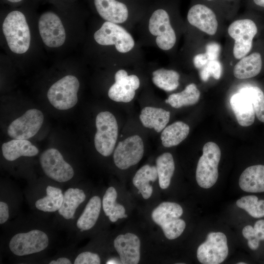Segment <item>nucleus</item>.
I'll list each match as a JSON object with an SVG mask.
<instances>
[{
	"mask_svg": "<svg viewBox=\"0 0 264 264\" xmlns=\"http://www.w3.org/2000/svg\"><path fill=\"white\" fill-rule=\"evenodd\" d=\"M46 193L45 197L36 201V207L44 212L58 211L63 201L64 195L62 190L55 187L48 186L46 188Z\"/></svg>",
	"mask_w": 264,
	"mask_h": 264,
	"instance_id": "2f4dec72",
	"label": "nucleus"
},
{
	"mask_svg": "<svg viewBox=\"0 0 264 264\" xmlns=\"http://www.w3.org/2000/svg\"><path fill=\"white\" fill-rule=\"evenodd\" d=\"M44 118L43 113L39 110H28L22 115L11 122L8 128V134L13 139H29L39 131Z\"/></svg>",
	"mask_w": 264,
	"mask_h": 264,
	"instance_id": "ddd939ff",
	"label": "nucleus"
},
{
	"mask_svg": "<svg viewBox=\"0 0 264 264\" xmlns=\"http://www.w3.org/2000/svg\"><path fill=\"white\" fill-rule=\"evenodd\" d=\"M222 70V66L218 60H211L199 69V76L204 82L207 81L210 77L218 80L221 75Z\"/></svg>",
	"mask_w": 264,
	"mask_h": 264,
	"instance_id": "f704fd0d",
	"label": "nucleus"
},
{
	"mask_svg": "<svg viewBox=\"0 0 264 264\" xmlns=\"http://www.w3.org/2000/svg\"><path fill=\"white\" fill-rule=\"evenodd\" d=\"M182 214L183 209L179 204L163 202L153 211L151 217L161 227L165 237L174 240L180 236L185 229V222L179 218Z\"/></svg>",
	"mask_w": 264,
	"mask_h": 264,
	"instance_id": "20e7f679",
	"label": "nucleus"
},
{
	"mask_svg": "<svg viewBox=\"0 0 264 264\" xmlns=\"http://www.w3.org/2000/svg\"><path fill=\"white\" fill-rule=\"evenodd\" d=\"M240 188L250 193L264 192V165H256L247 168L239 180Z\"/></svg>",
	"mask_w": 264,
	"mask_h": 264,
	"instance_id": "aec40b11",
	"label": "nucleus"
},
{
	"mask_svg": "<svg viewBox=\"0 0 264 264\" xmlns=\"http://www.w3.org/2000/svg\"><path fill=\"white\" fill-rule=\"evenodd\" d=\"M200 95L196 85L191 83L181 92L170 95L165 102L174 108L178 109L196 104L199 100Z\"/></svg>",
	"mask_w": 264,
	"mask_h": 264,
	"instance_id": "cd10ccee",
	"label": "nucleus"
},
{
	"mask_svg": "<svg viewBox=\"0 0 264 264\" xmlns=\"http://www.w3.org/2000/svg\"><path fill=\"white\" fill-rule=\"evenodd\" d=\"M238 207L245 210L255 218L264 217V200H258L257 197L249 195L242 197L236 201Z\"/></svg>",
	"mask_w": 264,
	"mask_h": 264,
	"instance_id": "473e14b6",
	"label": "nucleus"
},
{
	"mask_svg": "<svg viewBox=\"0 0 264 264\" xmlns=\"http://www.w3.org/2000/svg\"><path fill=\"white\" fill-rule=\"evenodd\" d=\"M141 28L143 37L152 42L159 49L168 51L175 46L177 37L172 24L171 17L164 9L154 10L146 21L138 24Z\"/></svg>",
	"mask_w": 264,
	"mask_h": 264,
	"instance_id": "f03ea898",
	"label": "nucleus"
},
{
	"mask_svg": "<svg viewBox=\"0 0 264 264\" xmlns=\"http://www.w3.org/2000/svg\"><path fill=\"white\" fill-rule=\"evenodd\" d=\"M2 31L10 49L14 53L26 52L30 44V33L24 14L19 11L10 12L2 24Z\"/></svg>",
	"mask_w": 264,
	"mask_h": 264,
	"instance_id": "7ed1b4c3",
	"label": "nucleus"
},
{
	"mask_svg": "<svg viewBox=\"0 0 264 264\" xmlns=\"http://www.w3.org/2000/svg\"><path fill=\"white\" fill-rule=\"evenodd\" d=\"M49 244L47 235L40 230H32L15 235L10 240L9 247L17 256H25L41 252Z\"/></svg>",
	"mask_w": 264,
	"mask_h": 264,
	"instance_id": "9d476101",
	"label": "nucleus"
},
{
	"mask_svg": "<svg viewBox=\"0 0 264 264\" xmlns=\"http://www.w3.org/2000/svg\"><path fill=\"white\" fill-rule=\"evenodd\" d=\"M117 193L113 187H110L106 190L103 198L102 205L104 211L110 220L113 222L118 219L126 218L127 215L125 214V207L116 203Z\"/></svg>",
	"mask_w": 264,
	"mask_h": 264,
	"instance_id": "c756f323",
	"label": "nucleus"
},
{
	"mask_svg": "<svg viewBox=\"0 0 264 264\" xmlns=\"http://www.w3.org/2000/svg\"><path fill=\"white\" fill-rule=\"evenodd\" d=\"M144 150V144L140 136H129L117 145L113 153L114 164L118 168L126 170L141 160Z\"/></svg>",
	"mask_w": 264,
	"mask_h": 264,
	"instance_id": "f8f14e48",
	"label": "nucleus"
},
{
	"mask_svg": "<svg viewBox=\"0 0 264 264\" xmlns=\"http://www.w3.org/2000/svg\"><path fill=\"white\" fill-rule=\"evenodd\" d=\"M228 254L227 238L220 232L209 233L206 241L197 250L198 261L203 264H219L223 262Z\"/></svg>",
	"mask_w": 264,
	"mask_h": 264,
	"instance_id": "1a4fd4ad",
	"label": "nucleus"
},
{
	"mask_svg": "<svg viewBox=\"0 0 264 264\" xmlns=\"http://www.w3.org/2000/svg\"><path fill=\"white\" fill-rule=\"evenodd\" d=\"M8 1L11 2H18L22 1V0H7Z\"/></svg>",
	"mask_w": 264,
	"mask_h": 264,
	"instance_id": "37998d69",
	"label": "nucleus"
},
{
	"mask_svg": "<svg viewBox=\"0 0 264 264\" xmlns=\"http://www.w3.org/2000/svg\"><path fill=\"white\" fill-rule=\"evenodd\" d=\"M247 88L251 97L255 114L260 121L264 123V93L256 86Z\"/></svg>",
	"mask_w": 264,
	"mask_h": 264,
	"instance_id": "72a5a7b5",
	"label": "nucleus"
},
{
	"mask_svg": "<svg viewBox=\"0 0 264 264\" xmlns=\"http://www.w3.org/2000/svg\"><path fill=\"white\" fill-rule=\"evenodd\" d=\"M101 260L99 256L94 253L85 251L79 254L74 260L75 264H99Z\"/></svg>",
	"mask_w": 264,
	"mask_h": 264,
	"instance_id": "c9c22d12",
	"label": "nucleus"
},
{
	"mask_svg": "<svg viewBox=\"0 0 264 264\" xmlns=\"http://www.w3.org/2000/svg\"><path fill=\"white\" fill-rule=\"evenodd\" d=\"M170 118L169 111L153 107L144 108L139 115L140 120L145 127L154 129L157 132L165 128Z\"/></svg>",
	"mask_w": 264,
	"mask_h": 264,
	"instance_id": "4be33fe9",
	"label": "nucleus"
},
{
	"mask_svg": "<svg viewBox=\"0 0 264 264\" xmlns=\"http://www.w3.org/2000/svg\"><path fill=\"white\" fill-rule=\"evenodd\" d=\"M152 75L154 85L166 91H173L179 85L180 75L175 70L159 68L154 70Z\"/></svg>",
	"mask_w": 264,
	"mask_h": 264,
	"instance_id": "c85d7f7f",
	"label": "nucleus"
},
{
	"mask_svg": "<svg viewBox=\"0 0 264 264\" xmlns=\"http://www.w3.org/2000/svg\"><path fill=\"white\" fill-rule=\"evenodd\" d=\"M38 27L44 44L50 47H58L65 43L66 32L60 18L54 13L46 12L40 17Z\"/></svg>",
	"mask_w": 264,
	"mask_h": 264,
	"instance_id": "dca6fc26",
	"label": "nucleus"
},
{
	"mask_svg": "<svg viewBox=\"0 0 264 264\" xmlns=\"http://www.w3.org/2000/svg\"><path fill=\"white\" fill-rule=\"evenodd\" d=\"M114 247L124 264H137L140 258V241L134 234L118 235L114 240Z\"/></svg>",
	"mask_w": 264,
	"mask_h": 264,
	"instance_id": "6ab92c4d",
	"label": "nucleus"
},
{
	"mask_svg": "<svg viewBox=\"0 0 264 264\" xmlns=\"http://www.w3.org/2000/svg\"><path fill=\"white\" fill-rule=\"evenodd\" d=\"M101 200L99 197H92L77 221V227L81 231L88 230L95 224L100 215Z\"/></svg>",
	"mask_w": 264,
	"mask_h": 264,
	"instance_id": "bb28decb",
	"label": "nucleus"
},
{
	"mask_svg": "<svg viewBox=\"0 0 264 264\" xmlns=\"http://www.w3.org/2000/svg\"><path fill=\"white\" fill-rule=\"evenodd\" d=\"M71 261L66 258H59L56 260H53L50 262L49 264H70Z\"/></svg>",
	"mask_w": 264,
	"mask_h": 264,
	"instance_id": "a19ab883",
	"label": "nucleus"
},
{
	"mask_svg": "<svg viewBox=\"0 0 264 264\" xmlns=\"http://www.w3.org/2000/svg\"><path fill=\"white\" fill-rule=\"evenodd\" d=\"M86 199L83 190L79 188H70L64 194L63 201L58 212L66 220L72 219L79 205Z\"/></svg>",
	"mask_w": 264,
	"mask_h": 264,
	"instance_id": "a878e982",
	"label": "nucleus"
},
{
	"mask_svg": "<svg viewBox=\"0 0 264 264\" xmlns=\"http://www.w3.org/2000/svg\"><path fill=\"white\" fill-rule=\"evenodd\" d=\"M40 162L44 174L55 181L66 182L74 176L72 166L56 149L50 148L44 151L40 156Z\"/></svg>",
	"mask_w": 264,
	"mask_h": 264,
	"instance_id": "9b49d317",
	"label": "nucleus"
},
{
	"mask_svg": "<svg viewBox=\"0 0 264 264\" xmlns=\"http://www.w3.org/2000/svg\"><path fill=\"white\" fill-rule=\"evenodd\" d=\"M79 87V80L75 76L66 75L50 87L47 94L48 101L58 110L69 109L77 103Z\"/></svg>",
	"mask_w": 264,
	"mask_h": 264,
	"instance_id": "0eeeda50",
	"label": "nucleus"
},
{
	"mask_svg": "<svg viewBox=\"0 0 264 264\" xmlns=\"http://www.w3.org/2000/svg\"><path fill=\"white\" fill-rule=\"evenodd\" d=\"M210 61L211 59L207 52L198 54L193 59L194 66L199 69L204 67Z\"/></svg>",
	"mask_w": 264,
	"mask_h": 264,
	"instance_id": "4c0bfd02",
	"label": "nucleus"
},
{
	"mask_svg": "<svg viewBox=\"0 0 264 264\" xmlns=\"http://www.w3.org/2000/svg\"><path fill=\"white\" fill-rule=\"evenodd\" d=\"M114 83L108 91L109 98L115 102L128 103L134 97L140 81L135 74H129L123 68L117 70L114 74Z\"/></svg>",
	"mask_w": 264,
	"mask_h": 264,
	"instance_id": "4468645a",
	"label": "nucleus"
},
{
	"mask_svg": "<svg viewBox=\"0 0 264 264\" xmlns=\"http://www.w3.org/2000/svg\"><path fill=\"white\" fill-rule=\"evenodd\" d=\"M95 124V149L102 155L109 156L113 152L117 139L118 129L116 119L111 112L102 111L97 114Z\"/></svg>",
	"mask_w": 264,
	"mask_h": 264,
	"instance_id": "423d86ee",
	"label": "nucleus"
},
{
	"mask_svg": "<svg viewBox=\"0 0 264 264\" xmlns=\"http://www.w3.org/2000/svg\"><path fill=\"white\" fill-rule=\"evenodd\" d=\"M189 126L182 121H176L165 127L161 134L163 146L171 147L183 141L189 134Z\"/></svg>",
	"mask_w": 264,
	"mask_h": 264,
	"instance_id": "393cba45",
	"label": "nucleus"
},
{
	"mask_svg": "<svg viewBox=\"0 0 264 264\" xmlns=\"http://www.w3.org/2000/svg\"><path fill=\"white\" fill-rule=\"evenodd\" d=\"M4 157L8 161H14L21 156H34L39 153L38 148L28 140H11L1 146Z\"/></svg>",
	"mask_w": 264,
	"mask_h": 264,
	"instance_id": "412c9836",
	"label": "nucleus"
},
{
	"mask_svg": "<svg viewBox=\"0 0 264 264\" xmlns=\"http://www.w3.org/2000/svg\"><path fill=\"white\" fill-rule=\"evenodd\" d=\"M156 168L160 187L163 189L167 188L175 168L172 155L169 153H164L158 156L156 159Z\"/></svg>",
	"mask_w": 264,
	"mask_h": 264,
	"instance_id": "7c9ffc66",
	"label": "nucleus"
},
{
	"mask_svg": "<svg viewBox=\"0 0 264 264\" xmlns=\"http://www.w3.org/2000/svg\"><path fill=\"white\" fill-rule=\"evenodd\" d=\"M230 103L241 126L248 127L254 123L255 113L247 87L240 89L233 94L230 99Z\"/></svg>",
	"mask_w": 264,
	"mask_h": 264,
	"instance_id": "a211bd4d",
	"label": "nucleus"
},
{
	"mask_svg": "<svg viewBox=\"0 0 264 264\" xmlns=\"http://www.w3.org/2000/svg\"><path fill=\"white\" fill-rule=\"evenodd\" d=\"M262 67L261 55L254 52L240 59L234 67L233 74L237 79H248L259 74Z\"/></svg>",
	"mask_w": 264,
	"mask_h": 264,
	"instance_id": "5701e85b",
	"label": "nucleus"
},
{
	"mask_svg": "<svg viewBox=\"0 0 264 264\" xmlns=\"http://www.w3.org/2000/svg\"><path fill=\"white\" fill-rule=\"evenodd\" d=\"M202 152L198 163L196 178L200 187L208 189L212 187L218 180L221 152L218 145L213 142L205 143Z\"/></svg>",
	"mask_w": 264,
	"mask_h": 264,
	"instance_id": "39448f33",
	"label": "nucleus"
},
{
	"mask_svg": "<svg viewBox=\"0 0 264 264\" xmlns=\"http://www.w3.org/2000/svg\"><path fill=\"white\" fill-rule=\"evenodd\" d=\"M238 264H245L246 263H242V262H241V263H237Z\"/></svg>",
	"mask_w": 264,
	"mask_h": 264,
	"instance_id": "c03bdc74",
	"label": "nucleus"
},
{
	"mask_svg": "<svg viewBox=\"0 0 264 264\" xmlns=\"http://www.w3.org/2000/svg\"><path fill=\"white\" fill-rule=\"evenodd\" d=\"M243 236L248 240V245L253 250L259 248L260 242L255 239L254 234V228L251 225L245 226L242 229Z\"/></svg>",
	"mask_w": 264,
	"mask_h": 264,
	"instance_id": "e433bc0d",
	"label": "nucleus"
},
{
	"mask_svg": "<svg viewBox=\"0 0 264 264\" xmlns=\"http://www.w3.org/2000/svg\"><path fill=\"white\" fill-rule=\"evenodd\" d=\"M253 1L256 5L264 7V0H253Z\"/></svg>",
	"mask_w": 264,
	"mask_h": 264,
	"instance_id": "79ce46f5",
	"label": "nucleus"
},
{
	"mask_svg": "<svg viewBox=\"0 0 264 264\" xmlns=\"http://www.w3.org/2000/svg\"><path fill=\"white\" fill-rule=\"evenodd\" d=\"M157 177L156 166L146 164L137 171L133 177L132 183L142 197L147 199L151 197L153 193V188L150 182L155 181Z\"/></svg>",
	"mask_w": 264,
	"mask_h": 264,
	"instance_id": "b1692460",
	"label": "nucleus"
},
{
	"mask_svg": "<svg viewBox=\"0 0 264 264\" xmlns=\"http://www.w3.org/2000/svg\"><path fill=\"white\" fill-rule=\"evenodd\" d=\"M253 228L255 239L259 242L264 240V220L256 221Z\"/></svg>",
	"mask_w": 264,
	"mask_h": 264,
	"instance_id": "58836bf2",
	"label": "nucleus"
},
{
	"mask_svg": "<svg viewBox=\"0 0 264 264\" xmlns=\"http://www.w3.org/2000/svg\"><path fill=\"white\" fill-rule=\"evenodd\" d=\"M99 15L105 21L119 24L130 30L136 23L131 19L127 5L117 0H94Z\"/></svg>",
	"mask_w": 264,
	"mask_h": 264,
	"instance_id": "2eb2a0df",
	"label": "nucleus"
},
{
	"mask_svg": "<svg viewBox=\"0 0 264 264\" xmlns=\"http://www.w3.org/2000/svg\"><path fill=\"white\" fill-rule=\"evenodd\" d=\"M9 218V208L6 203L0 202V223H5Z\"/></svg>",
	"mask_w": 264,
	"mask_h": 264,
	"instance_id": "ea45409f",
	"label": "nucleus"
},
{
	"mask_svg": "<svg viewBox=\"0 0 264 264\" xmlns=\"http://www.w3.org/2000/svg\"><path fill=\"white\" fill-rule=\"evenodd\" d=\"M187 19L192 26L209 35H215L218 28V22L214 11L202 4H196L189 10Z\"/></svg>",
	"mask_w": 264,
	"mask_h": 264,
	"instance_id": "f3484780",
	"label": "nucleus"
},
{
	"mask_svg": "<svg viewBox=\"0 0 264 264\" xmlns=\"http://www.w3.org/2000/svg\"><path fill=\"white\" fill-rule=\"evenodd\" d=\"M208 0V1H211V0Z\"/></svg>",
	"mask_w": 264,
	"mask_h": 264,
	"instance_id": "a18cd8bd",
	"label": "nucleus"
},
{
	"mask_svg": "<svg viewBox=\"0 0 264 264\" xmlns=\"http://www.w3.org/2000/svg\"><path fill=\"white\" fill-rule=\"evenodd\" d=\"M99 45L112 48L120 63L142 62V57L134 37L125 27L105 21L93 34Z\"/></svg>",
	"mask_w": 264,
	"mask_h": 264,
	"instance_id": "f257e3e1",
	"label": "nucleus"
},
{
	"mask_svg": "<svg viewBox=\"0 0 264 264\" xmlns=\"http://www.w3.org/2000/svg\"><path fill=\"white\" fill-rule=\"evenodd\" d=\"M257 31L256 24L249 19L237 20L229 25L228 34L234 40L233 53L236 59L242 58L250 52Z\"/></svg>",
	"mask_w": 264,
	"mask_h": 264,
	"instance_id": "6e6552de",
	"label": "nucleus"
}]
</instances>
